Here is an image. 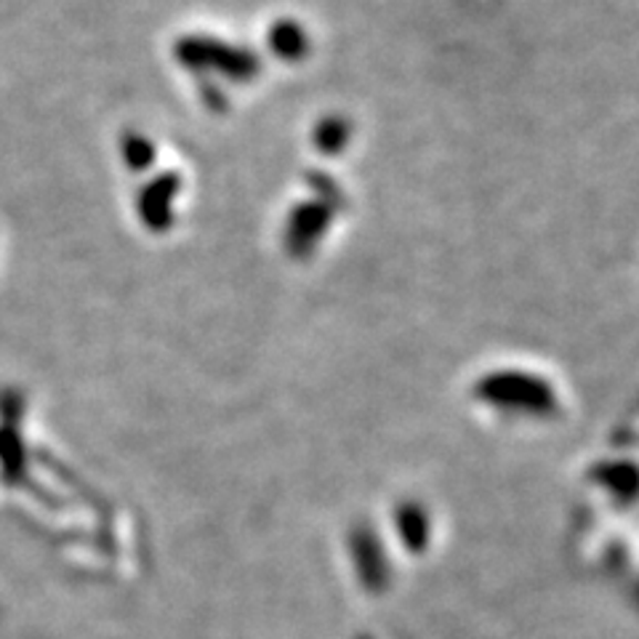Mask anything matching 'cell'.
Segmentation results:
<instances>
[{
	"label": "cell",
	"mask_w": 639,
	"mask_h": 639,
	"mask_svg": "<svg viewBox=\"0 0 639 639\" xmlns=\"http://www.w3.org/2000/svg\"><path fill=\"white\" fill-rule=\"evenodd\" d=\"M270 41H272V49H275V54L283 59H302L306 54V49H310V41H306L304 30L291 22H277L270 32Z\"/></svg>",
	"instance_id": "3"
},
{
	"label": "cell",
	"mask_w": 639,
	"mask_h": 639,
	"mask_svg": "<svg viewBox=\"0 0 639 639\" xmlns=\"http://www.w3.org/2000/svg\"><path fill=\"white\" fill-rule=\"evenodd\" d=\"M328 219H331V213L323 203L296 208L291 217V230H289L293 248H296V251H306V248L315 245V240L320 238V232L325 230Z\"/></svg>",
	"instance_id": "2"
},
{
	"label": "cell",
	"mask_w": 639,
	"mask_h": 639,
	"mask_svg": "<svg viewBox=\"0 0 639 639\" xmlns=\"http://www.w3.org/2000/svg\"><path fill=\"white\" fill-rule=\"evenodd\" d=\"M349 126L344 121H325L323 126L317 128V147L323 153H338L344 145H347Z\"/></svg>",
	"instance_id": "4"
},
{
	"label": "cell",
	"mask_w": 639,
	"mask_h": 639,
	"mask_svg": "<svg viewBox=\"0 0 639 639\" xmlns=\"http://www.w3.org/2000/svg\"><path fill=\"white\" fill-rule=\"evenodd\" d=\"M480 392L493 402H506L509 408L541 410L552 408L554 395L541 378L525 374H499L482 381Z\"/></svg>",
	"instance_id": "1"
}]
</instances>
